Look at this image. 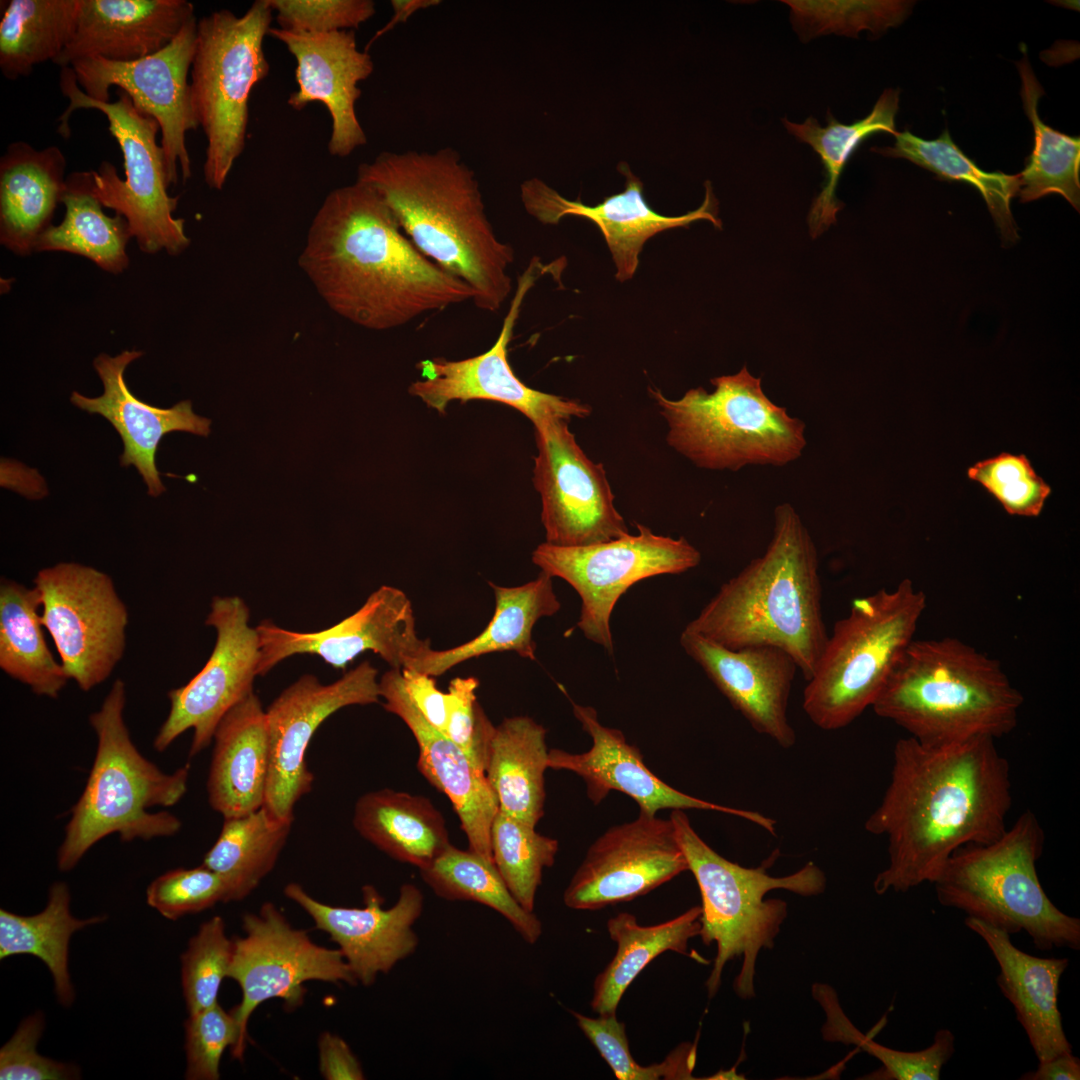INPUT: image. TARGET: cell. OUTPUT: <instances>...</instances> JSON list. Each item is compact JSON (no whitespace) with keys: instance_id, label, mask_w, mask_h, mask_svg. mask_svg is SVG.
Returning <instances> with one entry per match:
<instances>
[{"instance_id":"cell-8","label":"cell","mask_w":1080,"mask_h":1080,"mask_svg":"<svg viewBox=\"0 0 1080 1080\" xmlns=\"http://www.w3.org/2000/svg\"><path fill=\"white\" fill-rule=\"evenodd\" d=\"M1044 843L1037 817L1024 811L996 840L953 852L932 883L938 902L1009 935L1025 931L1041 951L1079 950L1080 919L1053 904L1037 874Z\"/></svg>"},{"instance_id":"cell-52","label":"cell","mask_w":1080,"mask_h":1080,"mask_svg":"<svg viewBox=\"0 0 1080 1080\" xmlns=\"http://www.w3.org/2000/svg\"><path fill=\"white\" fill-rule=\"evenodd\" d=\"M967 475L1010 515L1037 517L1051 494V487L1023 454L1001 453L987 458L970 466Z\"/></svg>"},{"instance_id":"cell-43","label":"cell","mask_w":1080,"mask_h":1080,"mask_svg":"<svg viewBox=\"0 0 1080 1080\" xmlns=\"http://www.w3.org/2000/svg\"><path fill=\"white\" fill-rule=\"evenodd\" d=\"M292 822L274 818L264 807L240 817L226 818L202 864L227 881L232 901H241L274 868Z\"/></svg>"},{"instance_id":"cell-20","label":"cell","mask_w":1080,"mask_h":1080,"mask_svg":"<svg viewBox=\"0 0 1080 1080\" xmlns=\"http://www.w3.org/2000/svg\"><path fill=\"white\" fill-rule=\"evenodd\" d=\"M256 630L259 676L297 654H314L330 666L344 669L365 651L374 652L391 668L403 670L431 649L430 641L417 634L410 599L389 585L380 586L356 612L324 630L291 631L270 620L262 621Z\"/></svg>"},{"instance_id":"cell-54","label":"cell","mask_w":1080,"mask_h":1080,"mask_svg":"<svg viewBox=\"0 0 1080 1080\" xmlns=\"http://www.w3.org/2000/svg\"><path fill=\"white\" fill-rule=\"evenodd\" d=\"M239 1025L234 1010L226 1011L218 1002L189 1014L185 1021L186 1072L189 1080H218L224 1051L231 1053L239 1043Z\"/></svg>"},{"instance_id":"cell-44","label":"cell","mask_w":1080,"mask_h":1080,"mask_svg":"<svg viewBox=\"0 0 1080 1080\" xmlns=\"http://www.w3.org/2000/svg\"><path fill=\"white\" fill-rule=\"evenodd\" d=\"M892 147H873L887 157L905 158L940 179L959 181L975 187L985 200L1003 241L1014 243L1018 228L1011 211V200L1019 191V174L986 172L968 158L945 130L937 139L925 140L910 131L897 132Z\"/></svg>"},{"instance_id":"cell-53","label":"cell","mask_w":1080,"mask_h":1080,"mask_svg":"<svg viewBox=\"0 0 1080 1080\" xmlns=\"http://www.w3.org/2000/svg\"><path fill=\"white\" fill-rule=\"evenodd\" d=\"M146 900L163 917L177 920L215 906L231 902L232 893L227 881L218 873L200 865L177 868L157 877L148 886Z\"/></svg>"},{"instance_id":"cell-35","label":"cell","mask_w":1080,"mask_h":1080,"mask_svg":"<svg viewBox=\"0 0 1080 1080\" xmlns=\"http://www.w3.org/2000/svg\"><path fill=\"white\" fill-rule=\"evenodd\" d=\"M353 825L379 850L419 869L451 845L444 817L428 798L388 788L359 797Z\"/></svg>"},{"instance_id":"cell-24","label":"cell","mask_w":1080,"mask_h":1080,"mask_svg":"<svg viewBox=\"0 0 1080 1080\" xmlns=\"http://www.w3.org/2000/svg\"><path fill=\"white\" fill-rule=\"evenodd\" d=\"M284 895L338 945L357 982L364 986L391 971L418 946L413 926L423 911L424 896L411 883L401 886L397 901L388 909L382 907L383 899L372 886L363 888L361 908L322 903L295 882L285 886Z\"/></svg>"},{"instance_id":"cell-37","label":"cell","mask_w":1080,"mask_h":1080,"mask_svg":"<svg viewBox=\"0 0 1080 1080\" xmlns=\"http://www.w3.org/2000/svg\"><path fill=\"white\" fill-rule=\"evenodd\" d=\"M701 906L656 925L642 926L635 915L621 912L607 921L608 934L617 945L614 957L597 975L591 1008L599 1015L616 1014L619 1002L637 975L656 957L673 951L688 953V942L701 930Z\"/></svg>"},{"instance_id":"cell-61","label":"cell","mask_w":1080,"mask_h":1080,"mask_svg":"<svg viewBox=\"0 0 1080 1080\" xmlns=\"http://www.w3.org/2000/svg\"><path fill=\"white\" fill-rule=\"evenodd\" d=\"M441 1L438 0H392L391 6L393 8V16L388 23H386L380 30H378L374 36L368 42L365 50L368 51L370 46L381 36L393 29L397 24L406 22L408 18L421 9H425L434 5H439Z\"/></svg>"},{"instance_id":"cell-41","label":"cell","mask_w":1080,"mask_h":1080,"mask_svg":"<svg viewBox=\"0 0 1080 1080\" xmlns=\"http://www.w3.org/2000/svg\"><path fill=\"white\" fill-rule=\"evenodd\" d=\"M0 19V70L4 78L29 76L54 62L71 41L80 0H10Z\"/></svg>"},{"instance_id":"cell-50","label":"cell","mask_w":1080,"mask_h":1080,"mask_svg":"<svg viewBox=\"0 0 1080 1080\" xmlns=\"http://www.w3.org/2000/svg\"><path fill=\"white\" fill-rule=\"evenodd\" d=\"M584 1035L606 1061L619 1080L693 1079L696 1047L684 1043L675 1048L662 1062L649 1066L638 1064L630 1050L626 1027L616 1014L588 1017L571 1011Z\"/></svg>"},{"instance_id":"cell-30","label":"cell","mask_w":1080,"mask_h":1080,"mask_svg":"<svg viewBox=\"0 0 1080 1080\" xmlns=\"http://www.w3.org/2000/svg\"><path fill=\"white\" fill-rule=\"evenodd\" d=\"M193 18L194 5L186 0H80L74 35L53 63L137 60L167 46Z\"/></svg>"},{"instance_id":"cell-19","label":"cell","mask_w":1080,"mask_h":1080,"mask_svg":"<svg viewBox=\"0 0 1080 1080\" xmlns=\"http://www.w3.org/2000/svg\"><path fill=\"white\" fill-rule=\"evenodd\" d=\"M377 676L369 661L330 684L305 674L270 704L266 710L269 770L263 807L274 818L293 821L296 803L312 789L314 776L305 755L318 727L341 708L378 703Z\"/></svg>"},{"instance_id":"cell-59","label":"cell","mask_w":1080,"mask_h":1080,"mask_svg":"<svg viewBox=\"0 0 1080 1080\" xmlns=\"http://www.w3.org/2000/svg\"><path fill=\"white\" fill-rule=\"evenodd\" d=\"M319 1070L326 1080H362V1066L349 1045L339 1036L323 1032L318 1041Z\"/></svg>"},{"instance_id":"cell-31","label":"cell","mask_w":1080,"mask_h":1080,"mask_svg":"<svg viewBox=\"0 0 1080 1080\" xmlns=\"http://www.w3.org/2000/svg\"><path fill=\"white\" fill-rule=\"evenodd\" d=\"M964 924L986 943L998 963L996 983L1014 1007L1039 1062L1072 1052L1058 1008L1059 983L1067 958H1041L1025 953L1008 933L966 917Z\"/></svg>"},{"instance_id":"cell-2","label":"cell","mask_w":1080,"mask_h":1080,"mask_svg":"<svg viewBox=\"0 0 1080 1080\" xmlns=\"http://www.w3.org/2000/svg\"><path fill=\"white\" fill-rule=\"evenodd\" d=\"M338 316L375 331L472 301V289L424 255L370 186L331 190L308 228L298 260Z\"/></svg>"},{"instance_id":"cell-11","label":"cell","mask_w":1080,"mask_h":1080,"mask_svg":"<svg viewBox=\"0 0 1080 1080\" xmlns=\"http://www.w3.org/2000/svg\"><path fill=\"white\" fill-rule=\"evenodd\" d=\"M273 14L267 0H256L241 16L221 9L197 20L190 88L207 141L203 176L210 189H223L246 146L250 94L270 71L264 39Z\"/></svg>"},{"instance_id":"cell-4","label":"cell","mask_w":1080,"mask_h":1080,"mask_svg":"<svg viewBox=\"0 0 1080 1080\" xmlns=\"http://www.w3.org/2000/svg\"><path fill=\"white\" fill-rule=\"evenodd\" d=\"M684 630L728 649L778 647L809 680L828 633L818 552L790 503L774 509L773 535L763 555L722 584Z\"/></svg>"},{"instance_id":"cell-33","label":"cell","mask_w":1080,"mask_h":1080,"mask_svg":"<svg viewBox=\"0 0 1080 1080\" xmlns=\"http://www.w3.org/2000/svg\"><path fill=\"white\" fill-rule=\"evenodd\" d=\"M66 158L58 146L8 145L0 159V243L12 253L35 252L66 189Z\"/></svg>"},{"instance_id":"cell-14","label":"cell","mask_w":1080,"mask_h":1080,"mask_svg":"<svg viewBox=\"0 0 1080 1080\" xmlns=\"http://www.w3.org/2000/svg\"><path fill=\"white\" fill-rule=\"evenodd\" d=\"M41 621L60 663L83 691L104 682L126 648L128 610L111 577L90 566L61 562L33 579Z\"/></svg>"},{"instance_id":"cell-10","label":"cell","mask_w":1080,"mask_h":1080,"mask_svg":"<svg viewBox=\"0 0 1080 1080\" xmlns=\"http://www.w3.org/2000/svg\"><path fill=\"white\" fill-rule=\"evenodd\" d=\"M925 608L924 592L909 579L852 601L828 635L803 692L802 708L815 726L844 728L873 705Z\"/></svg>"},{"instance_id":"cell-47","label":"cell","mask_w":1080,"mask_h":1080,"mask_svg":"<svg viewBox=\"0 0 1080 1080\" xmlns=\"http://www.w3.org/2000/svg\"><path fill=\"white\" fill-rule=\"evenodd\" d=\"M535 828L498 810L490 830L493 863L515 900L530 912L543 870L553 866L559 847Z\"/></svg>"},{"instance_id":"cell-40","label":"cell","mask_w":1080,"mask_h":1080,"mask_svg":"<svg viewBox=\"0 0 1080 1080\" xmlns=\"http://www.w3.org/2000/svg\"><path fill=\"white\" fill-rule=\"evenodd\" d=\"M61 203L65 216L38 239L35 252L62 251L86 257L104 271L118 274L127 269L126 247L133 237L129 223L120 214L108 216L91 193L88 171L67 176Z\"/></svg>"},{"instance_id":"cell-16","label":"cell","mask_w":1080,"mask_h":1080,"mask_svg":"<svg viewBox=\"0 0 1080 1080\" xmlns=\"http://www.w3.org/2000/svg\"><path fill=\"white\" fill-rule=\"evenodd\" d=\"M196 30L195 17L167 46L146 57L128 62L91 57L70 66L88 97L110 102V89L117 86L158 122L169 186L178 182L179 169L184 181L192 173L186 134L199 128L189 80Z\"/></svg>"},{"instance_id":"cell-29","label":"cell","mask_w":1080,"mask_h":1080,"mask_svg":"<svg viewBox=\"0 0 1080 1080\" xmlns=\"http://www.w3.org/2000/svg\"><path fill=\"white\" fill-rule=\"evenodd\" d=\"M142 351L124 350L116 356L99 354L93 366L104 391L98 397H86L73 391L70 401L78 408L100 414L120 435L123 453L122 466H134L148 488V494L159 496L165 491L156 466V454L161 439L170 432L182 431L208 436L211 420L195 414L190 400L170 408H159L143 402L128 388L124 373L130 363L139 359Z\"/></svg>"},{"instance_id":"cell-28","label":"cell","mask_w":1080,"mask_h":1080,"mask_svg":"<svg viewBox=\"0 0 1080 1080\" xmlns=\"http://www.w3.org/2000/svg\"><path fill=\"white\" fill-rule=\"evenodd\" d=\"M379 691L385 710L401 718L414 735L419 748L418 770L451 801L469 849L493 862L490 830L499 807L485 773L425 719L410 699L400 669L391 668L382 675Z\"/></svg>"},{"instance_id":"cell-12","label":"cell","mask_w":1080,"mask_h":1080,"mask_svg":"<svg viewBox=\"0 0 1080 1080\" xmlns=\"http://www.w3.org/2000/svg\"><path fill=\"white\" fill-rule=\"evenodd\" d=\"M59 87L69 104L58 118V133L65 139L70 137L69 121L75 111L98 110L105 115L108 130L122 152L125 178H120L111 162L102 161L96 170L88 171L91 193L103 207L127 220L143 253H182L190 239L184 219L174 217L179 197L168 194L164 153L157 142L158 122L138 110L122 90L114 102L88 97L71 67L61 68Z\"/></svg>"},{"instance_id":"cell-55","label":"cell","mask_w":1080,"mask_h":1080,"mask_svg":"<svg viewBox=\"0 0 1080 1080\" xmlns=\"http://www.w3.org/2000/svg\"><path fill=\"white\" fill-rule=\"evenodd\" d=\"M278 27L295 32L354 30L376 13L372 0H267Z\"/></svg>"},{"instance_id":"cell-36","label":"cell","mask_w":1080,"mask_h":1080,"mask_svg":"<svg viewBox=\"0 0 1080 1080\" xmlns=\"http://www.w3.org/2000/svg\"><path fill=\"white\" fill-rule=\"evenodd\" d=\"M546 729L528 716L495 726L485 768L499 811L536 827L544 816Z\"/></svg>"},{"instance_id":"cell-7","label":"cell","mask_w":1080,"mask_h":1080,"mask_svg":"<svg viewBox=\"0 0 1080 1080\" xmlns=\"http://www.w3.org/2000/svg\"><path fill=\"white\" fill-rule=\"evenodd\" d=\"M678 842L698 884L702 913L699 936L705 945L716 944L713 968L706 980L709 998L716 995L727 962L742 958L733 990L741 999L755 997L757 958L772 949L788 915L782 899H766L772 890L783 889L810 897L823 893L827 879L823 870L808 861L792 874L774 877L768 865L743 867L711 848L694 830L684 810H671Z\"/></svg>"},{"instance_id":"cell-22","label":"cell","mask_w":1080,"mask_h":1080,"mask_svg":"<svg viewBox=\"0 0 1080 1080\" xmlns=\"http://www.w3.org/2000/svg\"><path fill=\"white\" fill-rule=\"evenodd\" d=\"M685 871L688 863L670 818L639 811L589 846L563 901L570 909L599 910L643 896Z\"/></svg>"},{"instance_id":"cell-5","label":"cell","mask_w":1080,"mask_h":1080,"mask_svg":"<svg viewBox=\"0 0 1080 1080\" xmlns=\"http://www.w3.org/2000/svg\"><path fill=\"white\" fill-rule=\"evenodd\" d=\"M1023 696L1000 664L956 638L913 639L871 706L926 744L1001 738Z\"/></svg>"},{"instance_id":"cell-38","label":"cell","mask_w":1080,"mask_h":1080,"mask_svg":"<svg viewBox=\"0 0 1080 1080\" xmlns=\"http://www.w3.org/2000/svg\"><path fill=\"white\" fill-rule=\"evenodd\" d=\"M899 108V91L886 89L870 114L852 124L838 122L830 111L827 113V125L822 127L813 117H808L802 124L783 118L787 131L800 141L809 144L819 155L825 172L822 190L813 200L809 214V232L818 237L836 223L837 214L843 204L836 197V188L843 169L860 144L876 133L896 135L895 117Z\"/></svg>"},{"instance_id":"cell-13","label":"cell","mask_w":1080,"mask_h":1080,"mask_svg":"<svg viewBox=\"0 0 1080 1080\" xmlns=\"http://www.w3.org/2000/svg\"><path fill=\"white\" fill-rule=\"evenodd\" d=\"M637 534L586 546L536 547L532 561L549 576L570 584L581 598L576 627L612 654L611 613L619 598L637 582L679 574L699 565L700 552L684 537L656 535L637 523Z\"/></svg>"},{"instance_id":"cell-51","label":"cell","mask_w":1080,"mask_h":1080,"mask_svg":"<svg viewBox=\"0 0 1080 1080\" xmlns=\"http://www.w3.org/2000/svg\"><path fill=\"white\" fill-rule=\"evenodd\" d=\"M234 943L225 932L222 917L204 922L181 955V983L188 1014L205 1010L217 1001L228 977Z\"/></svg>"},{"instance_id":"cell-32","label":"cell","mask_w":1080,"mask_h":1080,"mask_svg":"<svg viewBox=\"0 0 1080 1080\" xmlns=\"http://www.w3.org/2000/svg\"><path fill=\"white\" fill-rule=\"evenodd\" d=\"M207 779L212 809L226 818L263 807L269 770L266 711L251 692L220 720Z\"/></svg>"},{"instance_id":"cell-46","label":"cell","mask_w":1080,"mask_h":1080,"mask_svg":"<svg viewBox=\"0 0 1080 1080\" xmlns=\"http://www.w3.org/2000/svg\"><path fill=\"white\" fill-rule=\"evenodd\" d=\"M423 881L446 900L472 901L502 915L529 944L538 941L542 923L512 896L492 861L452 844L433 862L419 869Z\"/></svg>"},{"instance_id":"cell-23","label":"cell","mask_w":1080,"mask_h":1080,"mask_svg":"<svg viewBox=\"0 0 1080 1080\" xmlns=\"http://www.w3.org/2000/svg\"><path fill=\"white\" fill-rule=\"evenodd\" d=\"M573 714L591 737L590 749L571 753L551 749L548 767L577 774L586 784L588 798L601 803L611 791L632 798L639 811L657 815L660 810H707L734 815L776 835V821L759 812L712 803L683 793L656 776L644 763L641 751L626 741L616 728L600 723L595 708L572 702Z\"/></svg>"},{"instance_id":"cell-25","label":"cell","mask_w":1080,"mask_h":1080,"mask_svg":"<svg viewBox=\"0 0 1080 1080\" xmlns=\"http://www.w3.org/2000/svg\"><path fill=\"white\" fill-rule=\"evenodd\" d=\"M268 36L281 42L296 61L298 89L288 105L302 110L313 102L322 103L331 117L328 152L348 157L367 143V136L355 110L362 94L359 83L374 71L368 51L359 50L354 30L330 33L295 32L271 27Z\"/></svg>"},{"instance_id":"cell-3","label":"cell","mask_w":1080,"mask_h":1080,"mask_svg":"<svg viewBox=\"0 0 1080 1080\" xmlns=\"http://www.w3.org/2000/svg\"><path fill=\"white\" fill-rule=\"evenodd\" d=\"M356 180L381 196L424 255L472 289L478 309H501L514 250L497 237L479 181L455 149L384 151L358 166Z\"/></svg>"},{"instance_id":"cell-9","label":"cell","mask_w":1080,"mask_h":1080,"mask_svg":"<svg viewBox=\"0 0 1080 1080\" xmlns=\"http://www.w3.org/2000/svg\"><path fill=\"white\" fill-rule=\"evenodd\" d=\"M670 400L649 388L668 424L666 440L699 468L738 471L746 466L787 465L807 445L805 423L764 393L762 380L746 366L732 375Z\"/></svg>"},{"instance_id":"cell-49","label":"cell","mask_w":1080,"mask_h":1080,"mask_svg":"<svg viewBox=\"0 0 1080 1080\" xmlns=\"http://www.w3.org/2000/svg\"><path fill=\"white\" fill-rule=\"evenodd\" d=\"M791 9V20L801 38L835 33L856 37L862 30L874 34L900 24L912 3L896 0L782 1Z\"/></svg>"},{"instance_id":"cell-15","label":"cell","mask_w":1080,"mask_h":1080,"mask_svg":"<svg viewBox=\"0 0 1080 1080\" xmlns=\"http://www.w3.org/2000/svg\"><path fill=\"white\" fill-rule=\"evenodd\" d=\"M245 935L233 938L228 977L240 986L242 999L233 1008L239 1025V1043L231 1053L243 1060L248 1022L263 1002L279 998L288 1009L303 1003L304 983L323 981L358 984L339 949L316 944L304 930L294 928L272 902L242 917Z\"/></svg>"},{"instance_id":"cell-42","label":"cell","mask_w":1080,"mask_h":1080,"mask_svg":"<svg viewBox=\"0 0 1080 1080\" xmlns=\"http://www.w3.org/2000/svg\"><path fill=\"white\" fill-rule=\"evenodd\" d=\"M70 899L68 886L64 882H55L42 912L22 916L0 910V958L30 954L41 959L53 976L59 1002L65 1006L74 998L68 970L70 937L75 931L105 919L103 916L85 920L73 917Z\"/></svg>"},{"instance_id":"cell-6","label":"cell","mask_w":1080,"mask_h":1080,"mask_svg":"<svg viewBox=\"0 0 1080 1080\" xmlns=\"http://www.w3.org/2000/svg\"><path fill=\"white\" fill-rule=\"evenodd\" d=\"M125 704L126 686L117 679L100 709L89 717L97 749L58 850L61 871L73 869L94 844L111 834L130 842L173 836L181 828L175 815L148 809L171 807L182 799L190 766L186 764L168 774L146 759L130 738L123 716Z\"/></svg>"},{"instance_id":"cell-60","label":"cell","mask_w":1080,"mask_h":1080,"mask_svg":"<svg viewBox=\"0 0 1080 1080\" xmlns=\"http://www.w3.org/2000/svg\"><path fill=\"white\" fill-rule=\"evenodd\" d=\"M1021 1080H1079L1080 1059L1072 1052L1041 1061L1038 1067L1020 1076Z\"/></svg>"},{"instance_id":"cell-39","label":"cell","mask_w":1080,"mask_h":1080,"mask_svg":"<svg viewBox=\"0 0 1080 1080\" xmlns=\"http://www.w3.org/2000/svg\"><path fill=\"white\" fill-rule=\"evenodd\" d=\"M40 609L34 586L1 578L0 668L36 695L57 698L69 678L47 645Z\"/></svg>"},{"instance_id":"cell-45","label":"cell","mask_w":1080,"mask_h":1080,"mask_svg":"<svg viewBox=\"0 0 1080 1080\" xmlns=\"http://www.w3.org/2000/svg\"><path fill=\"white\" fill-rule=\"evenodd\" d=\"M1021 77V98L1034 130V147L1024 170L1019 173L1018 196L1022 203L1049 194H1060L1077 211L1080 207V140L1046 125L1038 115V101L1044 94L1024 52L1016 63Z\"/></svg>"},{"instance_id":"cell-17","label":"cell","mask_w":1080,"mask_h":1080,"mask_svg":"<svg viewBox=\"0 0 1080 1080\" xmlns=\"http://www.w3.org/2000/svg\"><path fill=\"white\" fill-rule=\"evenodd\" d=\"M568 421L549 416L533 424L537 445L533 482L541 497L546 542L586 546L629 534L614 506L603 465L587 457Z\"/></svg>"},{"instance_id":"cell-48","label":"cell","mask_w":1080,"mask_h":1080,"mask_svg":"<svg viewBox=\"0 0 1080 1080\" xmlns=\"http://www.w3.org/2000/svg\"><path fill=\"white\" fill-rule=\"evenodd\" d=\"M823 1037L828 1042L854 1045L875 1057L882 1067L862 1079L938 1080L943 1066L955 1052V1036L947 1028L936 1031L933 1042L919 1051H900L875 1042L859 1031L845 1013L833 1015L826 1022Z\"/></svg>"},{"instance_id":"cell-18","label":"cell","mask_w":1080,"mask_h":1080,"mask_svg":"<svg viewBox=\"0 0 1080 1080\" xmlns=\"http://www.w3.org/2000/svg\"><path fill=\"white\" fill-rule=\"evenodd\" d=\"M249 616L248 606L238 596L212 599L205 624L216 630L213 651L187 684L168 692L170 710L153 742L157 751H165L192 729L189 756H196L210 745L223 716L253 692L260 643Z\"/></svg>"},{"instance_id":"cell-21","label":"cell","mask_w":1080,"mask_h":1080,"mask_svg":"<svg viewBox=\"0 0 1080 1080\" xmlns=\"http://www.w3.org/2000/svg\"><path fill=\"white\" fill-rule=\"evenodd\" d=\"M544 271L539 259L534 258L518 277L499 335L487 351L462 360L441 357L421 360L416 364L421 378L409 386V393L439 413H445L455 400H488L516 409L533 424L549 416L566 419L588 416L591 408L586 404L525 385L508 361V344L523 300Z\"/></svg>"},{"instance_id":"cell-1","label":"cell","mask_w":1080,"mask_h":1080,"mask_svg":"<svg viewBox=\"0 0 1080 1080\" xmlns=\"http://www.w3.org/2000/svg\"><path fill=\"white\" fill-rule=\"evenodd\" d=\"M1011 805L1009 764L995 739H899L890 782L864 824L888 841V865L874 879L875 893L933 883L958 848L1000 837Z\"/></svg>"},{"instance_id":"cell-56","label":"cell","mask_w":1080,"mask_h":1080,"mask_svg":"<svg viewBox=\"0 0 1080 1080\" xmlns=\"http://www.w3.org/2000/svg\"><path fill=\"white\" fill-rule=\"evenodd\" d=\"M477 678L456 677L446 693L447 722L444 734L466 754L471 763L485 773L489 747L495 726L477 701Z\"/></svg>"},{"instance_id":"cell-58","label":"cell","mask_w":1080,"mask_h":1080,"mask_svg":"<svg viewBox=\"0 0 1080 1080\" xmlns=\"http://www.w3.org/2000/svg\"><path fill=\"white\" fill-rule=\"evenodd\" d=\"M405 689L417 709L436 729L444 733L447 722L446 693L436 686L434 677L415 670H401Z\"/></svg>"},{"instance_id":"cell-26","label":"cell","mask_w":1080,"mask_h":1080,"mask_svg":"<svg viewBox=\"0 0 1080 1080\" xmlns=\"http://www.w3.org/2000/svg\"><path fill=\"white\" fill-rule=\"evenodd\" d=\"M618 170L625 176V189L606 197L603 202L588 206L561 196L542 180L533 178L521 185V200L526 211L543 224H557L567 215L585 217L602 232L616 265V279L633 277L639 264L644 243L655 234L686 227L698 220H707L716 228L722 227L717 217L718 202L709 181L705 183V198L701 206L680 216H665L654 211L645 201L643 184L627 163Z\"/></svg>"},{"instance_id":"cell-27","label":"cell","mask_w":1080,"mask_h":1080,"mask_svg":"<svg viewBox=\"0 0 1080 1080\" xmlns=\"http://www.w3.org/2000/svg\"><path fill=\"white\" fill-rule=\"evenodd\" d=\"M680 644L756 732L784 749L795 746L788 706L798 667L787 652L770 645L728 649L687 630Z\"/></svg>"},{"instance_id":"cell-34","label":"cell","mask_w":1080,"mask_h":1080,"mask_svg":"<svg viewBox=\"0 0 1080 1080\" xmlns=\"http://www.w3.org/2000/svg\"><path fill=\"white\" fill-rule=\"evenodd\" d=\"M489 584L495 596V610L486 628L475 638L453 648H431L410 670L435 677L469 659L505 651L535 660L533 627L540 618L553 616L561 608L552 577L541 571L536 579L520 586Z\"/></svg>"},{"instance_id":"cell-57","label":"cell","mask_w":1080,"mask_h":1080,"mask_svg":"<svg viewBox=\"0 0 1080 1080\" xmlns=\"http://www.w3.org/2000/svg\"><path fill=\"white\" fill-rule=\"evenodd\" d=\"M43 1027L41 1013H35L21 1022L0 1050L1 1080H58L78 1076L75 1067L38 1054L36 1046Z\"/></svg>"}]
</instances>
